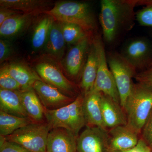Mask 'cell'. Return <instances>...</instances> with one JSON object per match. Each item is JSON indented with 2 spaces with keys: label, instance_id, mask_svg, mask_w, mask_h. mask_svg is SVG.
I'll return each instance as SVG.
<instances>
[{
  "label": "cell",
  "instance_id": "cell-6",
  "mask_svg": "<svg viewBox=\"0 0 152 152\" xmlns=\"http://www.w3.org/2000/svg\"><path fill=\"white\" fill-rule=\"evenodd\" d=\"M51 130L47 122H34L5 138L9 141L20 144L30 151L47 152V140Z\"/></svg>",
  "mask_w": 152,
  "mask_h": 152
},
{
  "label": "cell",
  "instance_id": "cell-14",
  "mask_svg": "<svg viewBox=\"0 0 152 152\" xmlns=\"http://www.w3.org/2000/svg\"><path fill=\"white\" fill-rule=\"evenodd\" d=\"M77 138L65 129H52L48 136L47 152H77Z\"/></svg>",
  "mask_w": 152,
  "mask_h": 152
},
{
  "label": "cell",
  "instance_id": "cell-21",
  "mask_svg": "<svg viewBox=\"0 0 152 152\" xmlns=\"http://www.w3.org/2000/svg\"><path fill=\"white\" fill-rule=\"evenodd\" d=\"M5 66L9 74L20 85L22 90L32 88L37 81H43L36 71L24 64L12 63Z\"/></svg>",
  "mask_w": 152,
  "mask_h": 152
},
{
  "label": "cell",
  "instance_id": "cell-10",
  "mask_svg": "<svg viewBox=\"0 0 152 152\" xmlns=\"http://www.w3.org/2000/svg\"><path fill=\"white\" fill-rule=\"evenodd\" d=\"M94 36H88L72 45L62 61L61 65L72 77H81Z\"/></svg>",
  "mask_w": 152,
  "mask_h": 152
},
{
  "label": "cell",
  "instance_id": "cell-15",
  "mask_svg": "<svg viewBox=\"0 0 152 152\" xmlns=\"http://www.w3.org/2000/svg\"><path fill=\"white\" fill-rule=\"evenodd\" d=\"M102 95V93L94 90H91L84 95L83 110L86 125L106 129L101 109Z\"/></svg>",
  "mask_w": 152,
  "mask_h": 152
},
{
  "label": "cell",
  "instance_id": "cell-27",
  "mask_svg": "<svg viewBox=\"0 0 152 152\" xmlns=\"http://www.w3.org/2000/svg\"><path fill=\"white\" fill-rule=\"evenodd\" d=\"M145 7L136 12V20L142 26L152 27V1H142Z\"/></svg>",
  "mask_w": 152,
  "mask_h": 152
},
{
  "label": "cell",
  "instance_id": "cell-7",
  "mask_svg": "<svg viewBox=\"0 0 152 152\" xmlns=\"http://www.w3.org/2000/svg\"><path fill=\"white\" fill-rule=\"evenodd\" d=\"M94 39L97 48L99 65L96 78L91 90L102 93L120 104L119 95L113 75L108 65L102 36L97 34L94 36Z\"/></svg>",
  "mask_w": 152,
  "mask_h": 152
},
{
  "label": "cell",
  "instance_id": "cell-2",
  "mask_svg": "<svg viewBox=\"0 0 152 152\" xmlns=\"http://www.w3.org/2000/svg\"><path fill=\"white\" fill-rule=\"evenodd\" d=\"M54 20L60 23L78 25L92 36L97 34V24L89 4L84 2L62 1L55 4L53 8L45 11Z\"/></svg>",
  "mask_w": 152,
  "mask_h": 152
},
{
  "label": "cell",
  "instance_id": "cell-22",
  "mask_svg": "<svg viewBox=\"0 0 152 152\" xmlns=\"http://www.w3.org/2000/svg\"><path fill=\"white\" fill-rule=\"evenodd\" d=\"M19 91L0 88V111L16 116L27 118Z\"/></svg>",
  "mask_w": 152,
  "mask_h": 152
},
{
  "label": "cell",
  "instance_id": "cell-19",
  "mask_svg": "<svg viewBox=\"0 0 152 152\" xmlns=\"http://www.w3.org/2000/svg\"><path fill=\"white\" fill-rule=\"evenodd\" d=\"M98 65L97 48L93 37L86 65L82 73L80 85L84 95L91 91L94 87L97 74Z\"/></svg>",
  "mask_w": 152,
  "mask_h": 152
},
{
  "label": "cell",
  "instance_id": "cell-30",
  "mask_svg": "<svg viewBox=\"0 0 152 152\" xmlns=\"http://www.w3.org/2000/svg\"><path fill=\"white\" fill-rule=\"evenodd\" d=\"M0 152H32L15 142L9 141L1 136Z\"/></svg>",
  "mask_w": 152,
  "mask_h": 152
},
{
  "label": "cell",
  "instance_id": "cell-11",
  "mask_svg": "<svg viewBox=\"0 0 152 152\" xmlns=\"http://www.w3.org/2000/svg\"><path fill=\"white\" fill-rule=\"evenodd\" d=\"M77 152H109L108 132L106 129L88 126L77 140Z\"/></svg>",
  "mask_w": 152,
  "mask_h": 152
},
{
  "label": "cell",
  "instance_id": "cell-20",
  "mask_svg": "<svg viewBox=\"0 0 152 152\" xmlns=\"http://www.w3.org/2000/svg\"><path fill=\"white\" fill-rule=\"evenodd\" d=\"M19 93L28 117L35 122H44L45 108L33 87L20 91Z\"/></svg>",
  "mask_w": 152,
  "mask_h": 152
},
{
  "label": "cell",
  "instance_id": "cell-17",
  "mask_svg": "<svg viewBox=\"0 0 152 152\" xmlns=\"http://www.w3.org/2000/svg\"><path fill=\"white\" fill-rule=\"evenodd\" d=\"M40 14H20L6 20L0 26L1 37H12L23 32L35 22Z\"/></svg>",
  "mask_w": 152,
  "mask_h": 152
},
{
  "label": "cell",
  "instance_id": "cell-28",
  "mask_svg": "<svg viewBox=\"0 0 152 152\" xmlns=\"http://www.w3.org/2000/svg\"><path fill=\"white\" fill-rule=\"evenodd\" d=\"M0 88L13 91H22V88L17 81L9 74L5 65L0 71Z\"/></svg>",
  "mask_w": 152,
  "mask_h": 152
},
{
  "label": "cell",
  "instance_id": "cell-3",
  "mask_svg": "<svg viewBox=\"0 0 152 152\" xmlns=\"http://www.w3.org/2000/svg\"><path fill=\"white\" fill-rule=\"evenodd\" d=\"M84 95L79 94L72 103L56 110L45 108V118L51 129L62 128L78 137L86 124L83 110Z\"/></svg>",
  "mask_w": 152,
  "mask_h": 152
},
{
  "label": "cell",
  "instance_id": "cell-8",
  "mask_svg": "<svg viewBox=\"0 0 152 152\" xmlns=\"http://www.w3.org/2000/svg\"><path fill=\"white\" fill-rule=\"evenodd\" d=\"M120 54L137 70H144L152 63V45L145 38L128 40L123 45Z\"/></svg>",
  "mask_w": 152,
  "mask_h": 152
},
{
  "label": "cell",
  "instance_id": "cell-24",
  "mask_svg": "<svg viewBox=\"0 0 152 152\" xmlns=\"http://www.w3.org/2000/svg\"><path fill=\"white\" fill-rule=\"evenodd\" d=\"M45 15L36 23L32 37L31 43L33 48L39 50L46 43L49 33L54 20L50 16Z\"/></svg>",
  "mask_w": 152,
  "mask_h": 152
},
{
  "label": "cell",
  "instance_id": "cell-1",
  "mask_svg": "<svg viewBox=\"0 0 152 152\" xmlns=\"http://www.w3.org/2000/svg\"><path fill=\"white\" fill-rule=\"evenodd\" d=\"M135 0H102L99 20L103 39L108 44L115 43L122 34L134 25L137 6Z\"/></svg>",
  "mask_w": 152,
  "mask_h": 152
},
{
  "label": "cell",
  "instance_id": "cell-32",
  "mask_svg": "<svg viewBox=\"0 0 152 152\" xmlns=\"http://www.w3.org/2000/svg\"><path fill=\"white\" fill-rule=\"evenodd\" d=\"M143 139L152 148V111L143 129Z\"/></svg>",
  "mask_w": 152,
  "mask_h": 152
},
{
  "label": "cell",
  "instance_id": "cell-29",
  "mask_svg": "<svg viewBox=\"0 0 152 152\" xmlns=\"http://www.w3.org/2000/svg\"><path fill=\"white\" fill-rule=\"evenodd\" d=\"M134 78L137 84L152 91V63L146 69L137 73Z\"/></svg>",
  "mask_w": 152,
  "mask_h": 152
},
{
  "label": "cell",
  "instance_id": "cell-16",
  "mask_svg": "<svg viewBox=\"0 0 152 152\" xmlns=\"http://www.w3.org/2000/svg\"><path fill=\"white\" fill-rule=\"evenodd\" d=\"M101 109L104 124L106 128L126 125L127 118L121 106L102 93Z\"/></svg>",
  "mask_w": 152,
  "mask_h": 152
},
{
  "label": "cell",
  "instance_id": "cell-33",
  "mask_svg": "<svg viewBox=\"0 0 152 152\" xmlns=\"http://www.w3.org/2000/svg\"><path fill=\"white\" fill-rule=\"evenodd\" d=\"M23 13L21 12L5 7H1L0 8V26L5 21L12 17L18 14Z\"/></svg>",
  "mask_w": 152,
  "mask_h": 152
},
{
  "label": "cell",
  "instance_id": "cell-26",
  "mask_svg": "<svg viewBox=\"0 0 152 152\" xmlns=\"http://www.w3.org/2000/svg\"><path fill=\"white\" fill-rule=\"evenodd\" d=\"M60 23L63 36L66 45H72L88 36H93L87 33L78 25L70 23Z\"/></svg>",
  "mask_w": 152,
  "mask_h": 152
},
{
  "label": "cell",
  "instance_id": "cell-25",
  "mask_svg": "<svg viewBox=\"0 0 152 152\" xmlns=\"http://www.w3.org/2000/svg\"><path fill=\"white\" fill-rule=\"evenodd\" d=\"M34 122L28 117L16 116L0 111V135H10L17 130Z\"/></svg>",
  "mask_w": 152,
  "mask_h": 152
},
{
  "label": "cell",
  "instance_id": "cell-4",
  "mask_svg": "<svg viewBox=\"0 0 152 152\" xmlns=\"http://www.w3.org/2000/svg\"><path fill=\"white\" fill-rule=\"evenodd\" d=\"M127 126L138 134L143 129L152 111V91L134 84L124 107Z\"/></svg>",
  "mask_w": 152,
  "mask_h": 152
},
{
  "label": "cell",
  "instance_id": "cell-23",
  "mask_svg": "<svg viewBox=\"0 0 152 152\" xmlns=\"http://www.w3.org/2000/svg\"><path fill=\"white\" fill-rule=\"evenodd\" d=\"M50 3L44 0H1L0 5L23 13L43 14L49 10Z\"/></svg>",
  "mask_w": 152,
  "mask_h": 152
},
{
  "label": "cell",
  "instance_id": "cell-31",
  "mask_svg": "<svg viewBox=\"0 0 152 152\" xmlns=\"http://www.w3.org/2000/svg\"><path fill=\"white\" fill-rule=\"evenodd\" d=\"M13 50L10 42L5 39L0 40V63L7 61L13 54Z\"/></svg>",
  "mask_w": 152,
  "mask_h": 152
},
{
  "label": "cell",
  "instance_id": "cell-13",
  "mask_svg": "<svg viewBox=\"0 0 152 152\" xmlns=\"http://www.w3.org/2000/svg\"><path fill=\"white\" fill-rule=\"evenodd\" d=\"M109 151H123L135 146L139 139L137 133L127 125L117 126L108 132Z\"/></svg>",
  "mask_w": 152,
  "mask_h": 152
},
{
  "label": "cell",
  "instance_id": "cell-34",
  "mask_svg": "<svg viewBox=\"0 0 152 152\" xmlns=\"http://www.w3.org/2000/svg\"><path fill=\"white\" fill-rule=\"evenodd\" d=\"M109 152H151V148L147 144L143 139H139L138 142L135 146L130 149L123 151Z\"/></svg>",
  "mask_w": 152,
  "mask_h": 152
},
{
  "label": "cell",
  "instance_id": "cell-5",
  "mask_svg": "<svg viewBox=\"0 0 152 152\" xmlns=\"http://www.w3.org/2000/svg\"><path fill=\"white\" fill-rule=\"evenodd\" d=\"M107 59L119 95L120 104L124 109L132 90L134 85L133 78L137 73V69L120 53L108 52Z\"/></svg>",
  "mask_w": 152,
  "mask_h": 152
},
{
  "label": "cell",
  "instance_id": "cell-9",
  "mask_svg": "<svg viewBox=\"0 0 152 152\" xmlns=\"http://www.w3.org/2000/svg\"><path fill=\"white\" fill-rule=\"evenodd\" d=\"M57 62L53 59L41 61L35 66L36 72L44 82L56 87L65 94L75 95L77 92L75 84L66 77Z\"/></svg>",
  "mask_w": 152,
  "mask_h": 152
},
{
  "label": "cell",
  "instance_id": "cell-18",
  "mask_svg": "<svg viewBox=\"0 0 152 152\" xmlns=\"http://www.w3.org/2000/svg\"><path fill=\"white\" fill-rule=\"evenodd\" d=\"M66 45L61 23L54 20L45 45L47 54L57 62H61L65 53Z\"/></svg>",
  "mask_w": 152,
  "mask_h": 152
},
{
  "label": "cell",
  "instance_id": "cell-12",
  "mask_svg": "<svg viewBox=\"0 0 152 152\" xmlns=\"http://www.w3.org/2000/svg\"><path fill=\"white\" fill-rule=\"evenodd\" d=\"M45 108L54 110L64 107L74 100L58 89L43 81H37L33 86Z\"/></svg>",
  "mask_w": 152,
  "mask_h": 152
}]
</instances>
